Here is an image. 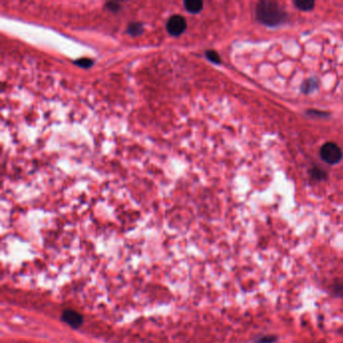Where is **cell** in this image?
Listing matches in <instances>:
<instances>
[{
  "mask_svg": "<svg viewBox=\"0 0 343 343\" xmlns=\"http://www.w3.org/2000/svg\"><path fill=\"white\" fill-rule=\"evenodd\" d=\"M205 57H206L207 59H209L211 62L216 63V65H220V63L222 62V59H221L219 54H218L216 51H212V50L206 51V52H205Z\"/></svg>",
  "mask_w": 343,
  "mask_h": 343,
  "instance_id": "10",
  "label": "cell"
},
{
  "mask_svg": "<svg viewBox=\"0 0 343 343\" xmlns=\"http://www.w3.org/2000/svg\"><path fill=\"white\" fill-rule=\"evenodd\" d=\"M294 5L302 11H310L314 8L315 2L313 0H295Z\"/></svg>",
  "mask_w": 343,
  "mask_h": 343,
  "instance_id": "7",
  "label": "cell"
},
{
  "mask_svg": "<svg viewBox=\"0 0 343 343\" xmlns=\"http://www.w3.org/2000/svg\"><path fill=\"white\" fill-rule=\"evenodd\" d=\"M310 174L314 179L319 180V181L325 180L327 178L326 171H324L322 168H320V167H313L310 170Z\"/></svg>",
  "mask_w": 343,
  "mask_h": 343,
  "instance_id": "8",
  "label": "cell"
},
{
  "mask_svg": "<svg viewBox=\"0 0 343 343\" xmlns=\"http://www.w3.org/2000/svg\"><path fill=\"white\" fill-rule=\"evenodd\" d=\"M320 156L328 164H337L342 159V151L337 144L327 142L321 147Z\"/></svg>",
  "mask_w": 343,
  "mask_h": 343,
  "instance_id": "2",
  "label": "cell"
},
{
  "mask_svg": "<svg viewBox=\"0 0 343 343\" xmlns=\"http://www.w3.org/2000/svg\"><path fill=\"white\" fill-rule=\"evenodd\" d=\"M107 8H109L112 11H118L121 8V6L117 2H108L107 3Z\"/></svg>",
  "mask_w": 343,
  "mask_h": 343,
  "instance_id": "14",
  "label": "cell"
},
{
  "mask_svg": "<svg viewBox=\"0 0 343 343\" xmlns=\"http://www.w3.org/2000/svg\"><path fill=\"white\" fill-rule=\"evenodd\" d=\"M318 80L315 78L307 79L302 85H301V92L308 95L313 93L315 90L318 89Z\"/></svg>",
  "mask_w": 343,
  "mask_h": 343,
  "instance_id": "6",
  "label": "cell"
},
{
  "mask_svg": "<svg viewBox=\"0 0 343 343\" xmlns=\"http://www.w3.org/2000/svg\"><path fill=\"white\" fill-rule=\"evenodd\" d=\"M183 4L185 9L190 13H199L203 7V2L200 0H186Z\"/></svg>",
  "mask_w": 343,
  "mask_h": 343,
  "instance_id": "5",
  "label": "cell"
},
{
  "mask_svg": "<svg viewBox=\"0 0 343 343\" xmlns=\"http://www.w3.org/2000/svg\"><path fill=\"white\" fill-rule=\"evenodd\" d=\"M61 320L73 328H78L83 324V316L75 310L67 309L61 314Z\"/></svg>",
  "mask_w": 343,
  "mask_h": 343,
  "instance_id": "4",
  "label": "cell"
},
{
  "mask_svg": "<svg viewBox=\"0 0 343 343\" xmlns=\"http://www.w3.org/2000/svg\"><path fill=\"white\" fill-rule=\"evenodd\" d=\"M75 63L77 66L81 67V68H85V69H87V68H90L92 67L93 65V60L88 58V57H82V58H79L77 60H75Z\"/></svg>",
  "mask_w": 343,
  "mask_h": 343,
  "instance_id": "11",
  "label": "cell"
},
{
  "mask_svg": "<svg viewBox=\"0 0 343 343\" xmlns=\"http://www.w3.org/2000/svg\"><path fill=\"white\" fill-rule=\"evenodd\" d=\"M166 29L169 32V34L177 36L184 32L186 29V20L182 15L174 14L171 16L167 24H166Z\"/></svg>",
  "mask_w": 343,
  "mask_h": 343,
  "instance_id": "3",
  "label": "cell"
},
{
  "mask_svg": "<svg viewBox=\"0 0 343 343\" xmlns=\"http://www.w3.org/2000/svg\"><path fill=\"white\" fill-rule=\"evenodd\" d=\"M127 32L131 34V35H139L143 32V26L141 24H131L129 25V27H128V30Z\"/></svg>",
  "mask_w": 343,
  "mask_h": 343,
  "instance_id": "9",
  "label": "cell"
},
{
  "mask_svg": "<svg viewBox=\"0 0 343 343\" xmlns=\"http://www.w3.org/2000/svg\"><path fill=\"white\" fill-rule=\"evenodd\" d=\"M256 17L266 27L276 28L283 25L287 19V12L276 1L263 0L256 8Z\"/></svg>",
  "mask_w": 343,
  "mask_h": 343,
  "instance_id": "1",
  "label": "cell"
},
{
  "mask_svg": "<svg viewBox=\"0 0 343 343\" xmlns=\"http://www.w3.org/2000/svg\"><path fill=\"white\" fill-rule=\"evenodd\" d=\"M277 340L275 336H263L256 340V343H274Z\"/></svg>",
  "mask_w": 343,
  "mask_h": 343,
  "instance_id": "12",
  "label": "cell"
},
{
  "mask_svg": "<svg viewBox=\"0 0 343 343\" xmlns=\"http://www.w3.org/2000/svg\"><path fill=\"white\" fill-rule=\"evenodd\" d=\"M307 114L308 115H312V116H316V117H326V116H328L327 113L317 111V110H309V111H307Z\"/></svg>",
  "mask_w": 343,
  "mask_h": 343,
  "instance_id": "13",
  "label": "cell"
}]
</instances>
